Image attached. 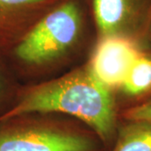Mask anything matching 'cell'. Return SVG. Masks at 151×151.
<instances>
[{
  "mask_svg": "<svg viewBox=\"0 0 151 151\" xmlns=\"http://www.w3.org/2000/svg\"><path fill=\"white\" fill-rule=\"evenodd\" d=\"M142 53L138 44L129 39L122 36L101 38L89 66L106 86H121Z\"/></svg>",
  "mask_w": 151,
  "mask_h": 151,
  "instance_id": "obj_5",
  "label": "cell"
},
{
  "mask_svg": "<svg viewBox=\"0 0 151 151\" xmlns=\"http://www.w3.org/2000/svg\"><path fill=\"white\" fill-rule=\"evenodd\" d=\"M84 0H64L40 19L22 38L16 55L40 65L59 57L76 42L86 24Z\"/></svg>",
  "mask_w": 151,
  "mask_h": 151,
  "instance_id": "obj_3",
  "label": "cell"
},
{
  "mask_svg": "<svg viewBox=\"0 0 151 151\" xmlns=\"http://www.w3.org/2000/svg\"><path fill=\"white\" fill-rule=\"evenodd\" d=\"M101 38L122 36L138 44L151 34V0H89Z\"/></svg>",
  "mask_w": 151,
  "mask_h": 151,
  "instance_id": "obj_4",
  "label": "cell"
},
{
  "mask_svg": "<svg viewBox=\"0 0 151 151\" xmlns=\"http://www.w3.org/2000/svg\"><path fill=\"white\" fill-rule=\"evenodd\" d=\"M64 0H0V37H24Z\"/></svg>",
  "mask_w": 151,
  "mask_h": 151,
  "instance_id": "obj_6",
  "label": "cell"
},
{
  "mask_svg": "<svg viewBox=\"0 0 151 151\" xmlns=\"http://www.w3.org/2000/svg\"><path fill=\"white\" fill-rule=\"evenodd\" d=\"M110 151H151V122L127 121L119 125Z\"/></svg>",
  "mask_w": 151,
  "mask_h": 151,
  "instance_id": "obj_7",
  "label": "cell"
},
{
  "mask_svg": "<svg viewBox=\"0 0 151 151\" xmlns=\"http://www.w3.org/2000/svg\"><path fill=\"white\" fill-rule=\"evenodd\" d=\"M34 113H60L75 117L96 134L108 151L116 140L119 124L113 94L89 65L30 87L13 108L0 116V122Z\"/></svg>",
  "mask_w": 151,
  "mask_h": 151,
  "instance_id": "obj_1",
  "label": "cell"
},
{
  "mask_svg": "<svg viewBox=\"0 0 151 151\" xmlns=\"http://www.w3.org/2000/svg\"><path fill=\"white\" fill-rule=\"evenodd\" d=\"M150 40H151V34H150Z\"/></svg>",
  "mask_w": 151,
  "mask_h": 151,
  "instance_id": "obj_10",
  "label": "cell"
},
{
  "mask_svg": "<svg viewBox=\"0 0 151 151\" xmlns=\"http://www.w3.org/2000/svg\"><path fill=\"white\" fill-rule=\"evenodd\" d=\"M122 88L132 97H140L151 92V55L142 54L135 60Z\"/></svg>",
  "mask_w": 151,
  "mask_h": 151,
  "instance_id": "obj_8",
  "label": "cell"
},
{
  "mask_svg": "<svg viewBox=\"0 0 151 151\" xmlns=\"http://www.w3.org/2000/svg\"><path fill=\"white\" fill-rule=\"evenodd\" d=\"M0 151H107L96 134L79 124L18 117L0 122Z\"/></svg>",
  "mask_w": 151,
  "mask_h": 151,
  "instance_id": "obj_2",
  "label": "cell"
},
{
  "mask_svg": "<svg viewBox=\"0 0 151 151\" xmlns=\"http://www.w3.org/2000/svg\"><path fill=\"white\" fill-rule=\"evenodd\" d=\"M122 117L126 121L151 122V99L126 109Z\"/></svg>",
  "mask_w": 151,
  "mask_h": 151,
  "instance_id": "obj_9",
  "label": "cell"
}]
</instances>
